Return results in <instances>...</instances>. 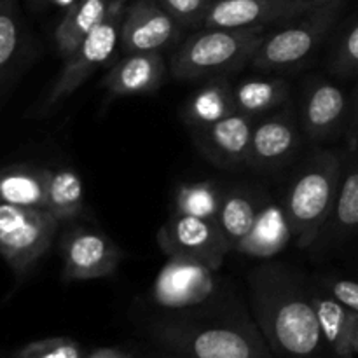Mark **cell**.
Masks as SVG:
<instances>
[{"mask_svg":"<svg viewBox=\"0 0 358 358\" xmlns=\"http://www.w3.org/2000/svg\"><path fill=\"white\" fill-rule=\"evenodd\" d=\"M252 308L269 348L280 358H334L322 332L310 290L276 264L250 275Z\"/></svg>","mask_w":358,"mask_h":358,"instance_id":"6da1fadb","label":"cell"},{"mask_svg":"<svg viewBox=\"0 0 358 358\" xmlns=\"http://www.w3.org/2000/svg\"><path fill=\"white\" fill-rule=\"evenodd\" d=\"M345 156L334 150H317L289 187L285 206L299 248H310L320 240L334 208Z\"/></svg>","mask_w":358,"mask_h":358,"instance_id":"7a4b0ae2","label":"cell"},{"mask_svg":"<svg viewBox=\"0 0 358 358\" xmlns=\"http://www.w3.org/2000/svg\"><path fill=\"white\" fill-rule=\"evenodd\" d=\"M159 345L185 358H269V348L247 322H192L171 318L152 325Z\"/></svg>","mask_w":358,"mask_h":358,"instance_id":"3957f363","label":"cell"},{"mask_svg":"<svg viewBox=\"0 0 358 358\" xmlns=\"http://www.w3.org/2000/svg\"><path fill=\"white\" fill-rule=\"evenodd\" d=\"M266 34V28H205L171 55V76L194 80L240 69L252 62Z\"/></svg>","mask_w":358,"mask_h":358,"instance_id":"277c9868","label":"cell"},{"mask_svg":"<svg viewBox=\"0 0 358 358\" xmlns=\"http://www.w3.org/2000/svg\"><path fill=\"white\" fill-rule=\"evenodd\" d=\"M341 9L343 0H317L310 10L264 35L252 56V66L262 72L296 69L325 41Z\"/></svg>","mask_w":358,"mask_h":358,"instance_id":"5b68a950","label":"cell"},{"mask_svg":"<svg viewBox=\"0 0 358 358\" xmlns=\"http://www.w3.org/2000/svg\"><path fill=\"white\" fill-rule=\"evenodd\" d=\"M59 220L42 208L0 203V257L24 278L48 254Z\"/></svg>","mask_w":358,"mask_h":358,"instance_id":"8992f818","label":"cell"},{"mask_svg":"<svg viewBox=\"0 0 358 358\" xmlns=\"http://www.w3.org/2000/svg\"><path fill=\"white\" fill-rule=\"evenodd\" d=\"M126 0H112L110 9L100 24L86 37V41L65 59L58 79L49 90L38 112L48 114L63 100L76 93L103 63L114 55L115 45L121 41V23L124 17Z\"/></svg>","mask_w":358,"mask_h":358,"instance_id":"52a82bcc","label":"cell"},{"mask_svg":"<svg viewBox=\"0 0 358 358\" xmlns=\"http://www.w3.org/2000/svg\"><path fill=\"white\" fill-rule=\"evenodd\" d=\"M215 269L201 261L171 255L152 283V301L166 310H189L215 294Z\"/></svg>","mask_w":358,"mask_h":358,"instance_id":"ba28073f","label":"cell"},{"mask_svg":"<svg viewBox=\"0 0 358 358\" xmlns=\"http://www.w3.org/2000/svg\"><path fill=\"white\" fill-rule=\"evenodd\" d=\"M157 243L168 257L182 255L196 259L215 271L222 266L227 252L233 250L215 220L180 213H173V217L161 226Z\"/></svg>","mask_w":358,"mask_h":358,"instance_id":"9c48e42d","label":"cell"},{"mask_svg":"<svg viewBox=\"0 0 358 358\" xmlns=\"http://www.w3.org/2000/svg\"><path fill=\"white\" fill-rule=\"evenodd\" d=\"M59 248L65 282L107 278L122 261V250L110 238L83 227L66 231Z\"/></svg>","mask_w":358,"mask_h":358,"instance_id":"30bf717a","label":"cell"},{"mask_svg":"<svg viewBox=\"0 0 358 358\" xmlns=\"http://www.w3.org/2000/svg\"><path fill=\"white\" fill-rule=\"evenodd\" d=\"M317 0H215L203 28H268L296 20Z\"/></svg>","mask_w":358,"mask_h":358,"instance_id":"8fae6325","label":"cell"},{"mask_svg":"<svg viewBox=\"0 0 358 358\" xmlns=\"http://www.w3.org/2000/svg\"><path fill=\"white\" fill-rule=\"evenodd\" d=\"M177 34V20L156 0H135L126 7L121 23V45L126 55L161 52Z\"/></svg>","mask_w":358,"mask_h":358,"instance_id":"7c38bea8","label":"cell"},{"mask_svg":"<svg viewBox=\"0 0 358 358\" xmlns=\"http://www.w3.org/2000/svg\"><path fill=\"white\" fill-rule=\"evenodd\" d=\"M350 98L338 84L315 79L304 91L301 124L311 142L336 138L348 126Z\"/></svg>","mask_w":358,"mask_h":358,"instance_id":"4fadbf2b","label":"cell"},{"mask_svg":"<svg viewBox=\"0 0 358 358\" xmlns=\"http://www.w3.org/2000/svg\"><path fill=\"white\" fill-rule=\"evenodd\" d=\"M254 124L252 117L234 112L208 128L194 129L192 136L206 159L215 166L234 170L248 164Z\"/></svg>","mask_w":358,"mask_h":358,"instance_id":"5bb4252c","label":"cell"},{"mask_svg":"<svg viewBox=\"0 0 358 358\" xmlns=\"http://www.w3.org/2000/svg\"><path fill=\"white\" fill-rule=\"evenodd\" d=\"M301 143L297 121L289 108L254 124L248 166L257 170H278L285 166Z\"/></svg>","mask_w":358,"mask_h":358,"instance_id":"9a60e30c","label":"cell"},{"mask_svg":"<svg viewBox=\"0 0 358 358\" xmlns=\"http://www.w3.org/2000/svg\"><path fill=\"white\" fill-rule=\"evenodd\" d=\"M166 77L161 52H131L119 59L103 77V86L114 96H140L159 90Z\"/></svg>","mask_w":358,"mask_h":358,"instance_id":"2e32d148","label":"cell"},{"mask_svg":"<svg viewBox=\"0 0 358 358\" xmlns=\"http://www.w3.org/2000/svg\"><path fill=\"white\" fill-rule=\"evenodd\" d=\"M292 238V226L287 217L285 206L271 199H259L254 226L234 250L250 257L269 259L280 254Z\"/></svg>","mask_w":358,"mask_h":358,"instance_id":"e0dca14e","label":"cell"},{"mask_svg":"<svg viewBox=\"0 0 358 358\" xmlns=\"http://www.w3.org/2000/svg\"><path fill=\"white\" fill-rule=\"evenodd\" d=\"M322 332L334 358H357L358 313L339 303L331 294L310 292Z\"/></svg>","mask_w":358,"mask_h":358,"instance_id":"ac0fdd59","label":"cell"},{"mask_svg":"<svg viewBox=\"0 0 358 358\" xmlns=\"http://www.w3.org/2000/svg\"><path fill=\"white\" fill-rule=\"evenodd\" d=\"M358 233V150L350 149L343 161V175L334 208L324 227L325 243H341Z\"/></svg>","mask_w":358,"mask_h":358,"instance_id":"d6986e66","label":"cell"},{"mask_svg":"<svg viewBox=\"0 0 358 358\" xmlns=\"http://www.w3.org/2000/svg\"><path fill=\"white\" fill-rule=\"evenodd\" d=\"M236 112L233 86L227 79H215L196 91L182 108V119L189 128L203 129Z\"/></svg>","mask_w":358,"mask_h":358,"instance_id":"ffe728a7","label":"cell"},{"mask_svg":"<svg viewBox=\"0 0 358 358\" xmlns=\"http://www.w3.org/2000/svg\"><path fill=\"white\" fill-rule=\"evenodd\" d=\"M49 168L13 164L0 168V203L45 210Z\"/></svg>","mask_w":358,"mask_h":358,"instance_id":"44dd1931","label":"cell"},{"mask_svg":"<svg viewBox=\"0 0 358 358\" xmlns=\"http://www.w3.org/2000/svg\"><path fill=\"white\" fill-rule=\"evenodd\" d=\"M110 3L112 0H77L66 9L55 31L56 48L63 59L69 58L103 21Z\"/></svg>","mask_w":358,"mask_h":358,"instance_id":"7402d4cb","label":"cell"},{"mask_svg":"<svg viewBox=\"0 0 358 358\" xmlns=\"http://www.w3.org/2000/svg\"><path fill=\"white\" fill-rule=\"evenodd\" d=\"M290 87L283 79H247L233 87L236 112L254 119L282 107L289 100Z\"/></svg>","mask_w":358,"mask_h":358,"instance_id":"603a6c76","label":"cell"},{"mask_svg":"<svg viewBox=\"0 0 358 358\" xmlns=\"http://www.w3.org/2000/svg\"><path fill=\"white\" fill-rule=\"evenodd\" d=\"M45 210L59 222L76 219L84 210V182L70 168L49 170Z\"/></svg>","mask_w":358,"mask_h":358,"instance_id":"cb8c5ba5","label":"cell"},{"mask_svg":"<svg viewBox=\"0 0 358 358\" xmlns=\"http://www.w3.org/2000/svg\"><path fill=\"white\" fill-rule=\"evenodd\" d=\"M257 206L259 199H255L250 192L241 191V189L224 192L222 205H220L215 222L219 224L220 231L227 238L233 250L254 226Z\"/></svg>","mask_w":358,"mask_h":358,"instance_id":"d4e9b609","label":"cell"},{"mask_svg":"<svg viewBox=\"0 0 358 358\" xmlns=\"http://www.w3.org/2000/svg\"><path fill=\"white\" fill-rule=\"evenodd\" d=\"M222 192L212 182H191L182 184L175 192V213L198 217V219L217 220Z\"/></svg>","mask_w":358,"mask_h":358,"instance_id":"484cf974","label":"cell"},{"mask_svg":"<svg viewBox=\"0 0 358 358\" xmlns=\"http://www.w3.org/2000/svg\"><path fill=\"white\" fill-rule=\"evenodd\" d=\"M21 41L17 0H0V93L17 58Z\"/></svg>","mask_w":358,"mask_h":358,"instance_id":"4316f807","label":"cell"},{"mask_svg":"<svg viewBox=\"0 0 358 358\" xmlns=\"http://www.w3.org/2000/svg\"><path fill=\"white\" fill-rule=\"evenodd\" d=\"M13 358H86V352L70 338H48L28 343Z\"/></svg>","mask_w":358,"mask_h":358,"instance_id":"83f0119b","label":"cell"},{"mask_svg":"<svg viewBox=\"0 0 358 358\" xmlns=\"http://www.w3.org/2000/svg\"><path fill=\"white\" fill-rule=\"evenodd\" d=\"M331 70L339 77H358V20L339 37L331 56Z\"/></svg>","mask_w":358,"mask_h":358,"instance_id":"f1b7e54d","label":"cell"},{"mask_svg":"<svg viewBox=\"0 0 358 358\" xmlns=\"http://www.w3.org/2000/svg\"><path fill=\"white\" fill-rule=\"evenodd\" d=\"M178 24L203 27L210 7L215 0H157Z\"/></svg>","mask_w":358,"mask_h":358,"instance_id":"f546056e","label":"cell"},{"mask_svg":"<svg viewBox=\"0 0 358 358\" xmlns=\"http://www.w3.org/2000/svg\"><path fill=\"white\" fill-rule=\"evenodd\" d=\"M322 287L327 294L358 313V282L338 276H325L322 278Z\"/></svg>","mask_w":358,"mask_h":358,"instance_id":"4dcf8cb0","label":"cell"},{"mask_svg":"<svg viewBox=\"0 0 358 358\" xmlns=\"http://www.w3.org/2000/svg\"><path fill=\"white\" fill-rule=\"evenodd\" d=\"M346 131H348V138L352 147L350 149L358 150V84L353 91L352 98H350V114H348V126H346Z\"/></svg>","mask_w":358,"mask_h":358,"instance_id":"1f68e13d","label":"cell"},{"mask_svg":"<svg viewBox=\"0 0 358 358\" xmlns=\"http://www.w3.org/2000/svg\"><path fill=\"white\" fill-rule=\"evenodd\" d=\"M86 358H133L129 353L122 352V350L115 348H98L94 352H91Z\"/></svg>","mask_w":358,"mask_h":358,"instance_id":"d6a6232c","label":"cell"},{"mask_svg":"<svg viewBox=\"0 0 358 358\" xmlns=\"http://www.w3.org/2000/svg\"><path fill=\"white\" fill-rule=\"evenodd\" d=\"M56 3H58V6H66V7H70L72 6V3H76L77 0H55Z\"/></svg>","mask_w":358,"mask_h":358,"instance_id":"836d02e7","label":"cell"}]
</instances>
